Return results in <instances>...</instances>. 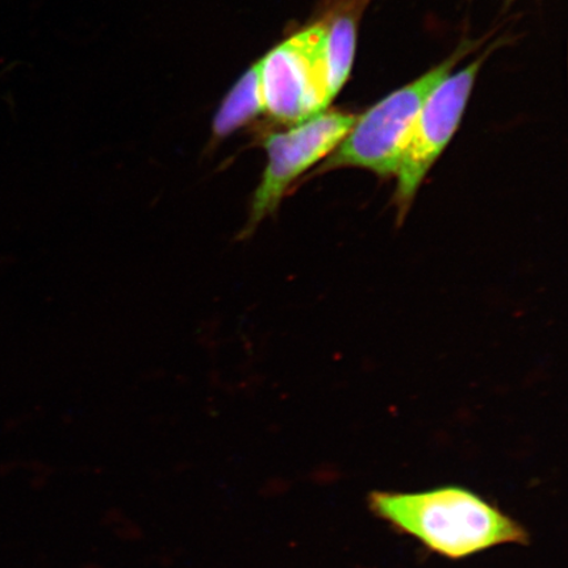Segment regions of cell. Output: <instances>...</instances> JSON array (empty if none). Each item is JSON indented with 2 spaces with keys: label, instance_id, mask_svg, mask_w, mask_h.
Instances as JSON below:
<instances>
[{
  "label": "cell",
  "instance_id": "obj_1",
  "mask_svg": "<svg viewBox=\"0 0 568 568\" xmlns=\"http://www.w3.org/2000/svg\"><path fill=\"white\" fill-rule=\"evenodd\" d=\"M371 507L383 520L447 558H466L528 539L513 518L460 487L418 494L374 493Z\"/></svg>",
  "mask_w": 568,
  "mask_h": 568
},
{
  "label": "cell",
  "instance_id": "obj_6",
  "mask_svg": "<svg viewBox=\"0 0 568 568\" xmlns=\"http://www.w3.org/2000/svg\"><path fill=\"white\" fill-rule=\"evenodd\" d=\"M364 6L352 11H337L326 21L325 61L332 99H335L351 75L357 47L358 13Z\"/></svg>",
  "mask_w": 568,
  "mask_h": 568
},
{
  "label": "cell",
  "instance_id": "obj_7",
  "mask_svg": "<svg viewBox=\"0 0 568 568\" xmlns=\"http://www.w3.org/2000/svg\"><path fill=\"white\" fill-rule=\"evenodd\" d=\"M265 113L264 95L261 88V63L246 71L234 84L213 119V138L225 139L241 126Z\"/></svg>",
  "mask_w": 568,
  "mask_h": 568
},
{
  "label": "cell",
  "instance_id": "obj_4",
  "mask_svg": "<svg viewBox=\"0 0 568 568\" xmlns=\"http://www.w3.org/2000/svg\"><path fill=\"white\" fill-rule=\"evenodd\" d=\"M325 40L324 20L291 36L260 60L265 112L276 122L300 124L332 103Z\"/></svg>",
  "mask_w": 568,
  "mask_h": 568
},
{
  "label": "cell",
  "instance_id": "obj_3",
  "mask_svg": "<svg viewBox=\"0 0 568 568\" xmlns=\"http://www.w3.org/2000/svg\"><path fill=\"white\" fill-rule=\"evenodd\" d=\"M357 119L353 113L325 110L266 138L267 166L253 195L240 239L252 236L266 217L278 211L294 182L335 152Z\"/></svg>",
  "mask_w": 568,
  "mask_h": 568
},
{
  "label": "cell",
  "instance_id": "obj_2",
  "mask_svg": "<svg viewBox=\"0 0 568 568\" xmlns=\"http://www.w3.org/2000/svg\"><path fill=\"white\" fill-rule=\"evenodd\" d=\"M475 47L473 41L464 42L449 59L358 116L336 151L318 166V173L358 168L381 176L396 175L426 99Z\"/></svg>",
  "mask_w": 568,
  "mask_h": 568
},
{
  "label": "cell",
  "instance_id": "obj_5",
  "mask_svg": "<svg viewBox=\"0 0 568 568\" xmlns=\"http://www.w3.org/2000/svg\"><path fill=\"white\" fill-rule=\"evenodd\" d=\"M494 48L491 47L486 54L478 57L457 74L447 75L433 90L418 113L396 173L397 186L394 201L400 222L407 215L426 174L456 134L483 62L487 60L488 53Z\"/></svg>",
  "mask_w": 568,
  "mask_h": 568
}]
</instances>
